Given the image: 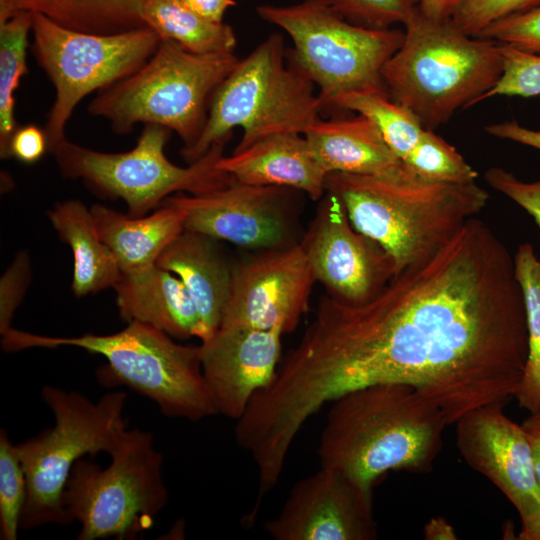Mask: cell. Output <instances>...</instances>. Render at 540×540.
Instances as JSON below:
<instances>
[{
	"instance_id": "obj_8",
	"label": "cell",
	"mask_w": 540,
	"mask_h": 540,
	"mask_svg": "<svg viewBox=\"0 0 540 540\" xmlns=\"http://www.w3.org/2000/svg\"><path fill=\"white\" fill-rule=\"evenodd\" d=\"M41 396L55 424L16 444L27 485L21 530L71 524L63 493L72 468L85 455H111L128 432L125 392L106 393L93 402L79 392L45 385Z\"/></svg>"
},
{
	"instance_id": "obj_32",
	"label": "cell",
	"mask_w": 540,
	"mask_h": 540,
	"mask_svg": "<svg viewBox=\"0 0 540 540\" xmlns=\"http://www.w3.org/2000/svg\"><path fill=\"white\" fill-rule=\"evenodd\" d=\"M420 0H332L349 22L369 29H389L404 24L419 7Z\"/></svg>"
},
{
	"instance_id": "obj_7",
	"label": "cell",
	"mask_w": 540,
	"mask_h": 540,
	"mask_svg": "<svg viewBox=\"0 0 540 540\" xmlns=\"http://www.w3.org/2000/svg\"><path fill=\"white\" fill-rule=\"evenodd\" d=\"M238 60L234 53L195 54L161 40L140 69L99 91L87 110L116 134L139 123L163 126L181 138V150L189 149L204 128L214 92Z\"/></svg>"
},
{
	"instance_id": "obj_36",
	"label": "cell",
	"mask_w": 540,
	"mask_h": 540,
	"mask_svg": "<svg viewBox=\"0 0 540 540\" xmlns=\"http://www.w3.org/2000/svg\"><path fill=\"white\" fill-rule=\"evenodd\" d=\"M28 254L19 253L0 279V333L11 328L14 313L26 292L30 280Z\"/></svg>"
},
{
	"instance_id": "obj_15",
	"label": "cell",
	"mask_w": 540,
	"mask_h": 540,
	"mask_svg": "<svg viewBox=\"0 0 540 540\" xmlns=\"http://www.w3.org/2000/svg\"><path fill=\"white\" fill-rule=\"evenodd\" d=\"M314 274L300 243L258 254L233 268L220 326L293 331L308 311Z\"/></svg>"
},
{
	"instance_id": "obj_38",
	"label": "cell",
	"mask_w": 540,
	"mask_h": 540,
	"mask_svg": "<svg viewBox=\"0 0 540 540\" xmlns=\"http://www.w3.org/2000/svg\"><path fill=\"white\" fill-rule=\"evenodd\" d=\"M47 151L45 131L33 124L18 126L9 143V157L26 164L37 162Z\"/></svg>"
},
{
	"instance_id": "obj_31",
	"label": "cell",
	"mask_w": 540,
	"mask_h": 540,
	"mask_svg": "<svg viewBox=\"0 0 540 540\" xmlns=\"http://www.w3.org/2000/svg\"><path fill=\"white\" fill-rule=\"evenodd\" d=\"M26 476L16 444L7 431L0 432V536L3 540H16L26 501Z\"/></svg>"
},
{
	"instance_id": "obj_9",
	"label": "cell",
	"mask_w": 540,
	"mask_h": 540,
	"mask_svg": "<svg viewBox=\"0 0 540 540\" xmlns=\"http://www.w3.org/2000/svg\"><path fill=\"white\" fill-rule=\"evenodd\" d=\"M258 16L280 27L293 49L288 60L319 89L322 109L344 94L388 95L382 68L403 42L404 30L369 29L345 19L332 0H302L256 7Z\"/></svg>"
},
{
	"instance_id": "obj_40",
	"label": "cell",
	"mask_w": 540,
	"mask_h": 540,
	"mask_svg": "<svg viewBox=\"0 0 540 540\" xmlns=\"http://www.w3.org/2000/svg\"><path fill=\"white\" fill-rule=\"evenodd\" d=\"M183 3L202 17L223 22L226 10L234 6L237 0H182Z\"/></svg>"
},
{
	"instance_id": "obj_44",
	"label": "cell",
	"mask_w": 540,
	"mask_h": 540,
	"mask_svg": "<svg viewBox=\"0 0 540 540\" xmlns=\"http://www.w3.org/2000/svg\"><path fill=\"white\" fill-rule=\"evenodd\" d=\"M520 519L522 528L518 538L521 540H540V509Z\"/></svg>"
},
{
	"instance_id": "obj_24",
	"label": "cell",
	"mask_w": 540,
	"mask_h": 540,
	"mask_svg": "<svg viewBox=\"0 0 540 540\" xmlns=\"http://www.w3.org/2000/svg\"><path fill=\"white\" fill-rule=\"evenodd\" d=\"M48 217L72 251L74 294L82 297L114 288L122 272L113 252L99 237L91 210L79 200H67L55 205Z\"/></svg>"
},
{
	"instance_id": "obj_4",
	"label": "cell",
	"mask_w": 540,
	"mask_h": 540,
	"mask_svg": "<svg viewBox=\"0 0 540 540\" xmlns=\"http://www.w3.org/2000/svg\"><path fill=\"white\" fill-rule=\"evenodd\" d=\"M502 71L499 42L469 36L451 20H433L418 7L381 74L389 96L434 131L459 109L481 102Z\"/></svg>"
},
{
	"instance_id": "obj_29",
	"label": "cell",
	"mask_w": 540,
	"mask_h": 540,
	"mask_svg": "<svg viewBox=\"0 0 540 540\" xmlns=\"http://www.w3.org/2000/svg\"><path fill=\"white\" fill-rule=\"evenodd\" d=\"M348 110L370 119L402 161L418 142L424 127L415 114L390 96L353 92L337 97L330 109Z\"/></svg>"
},
{
	"instance_id": "obj_41",
	"label": "cell",
	"mask_w": 540,
	"mask_h": 540,
	"mask_svg": "<svg viewBox=\"0 0 540 540\" xmlns=\"http://www.w3.org/2000/svg\"><path fill=\"white\" fill-rule=\"evenodd\" d=\"M521 426L530 445L535 474L540 487V410L529 413Z\"/></svg>"
},
{
	"instance_id": "obj_43",
	"label": "cell",
	"mask_w": 540,
	"mask_h": 540,
	"mask_svg": "<svg viewBox=\"0 0 540 540\" xmlns=\"http://www.w3.org/2000/svg\"><path fill=\"white\" fill-rule=\"evenodd\" d=\"M424 537L428 540L457 539L455 529L443 518H432L424 527Z\"/></svg>"
},
{
	"instance_id": "obj_18",
	"label": "cell",
	"mask_w": 540,
	"mask_h": 540,
	"mask_svg": "<svg viewBox=\"0 0 540 540\" xmlns=\"http://www.w3.org/2000/svg\"><path fill=\"white\" fill-rule=\"evenodd\" d=\"M282 335L277 329L220 326L201 342V368L218 414L238 420L253 396L273 380Z\"/></svg>"
},
{
	"instance_id": "obj_27",
	"label": "cell",
	"mask_w": 540,
	"mask_h": 540,
	"mask_svg": "<svg viewBox=\"0 0 540 540\" xmlns=\"http://www.w3.org/2000/svg\"><path fill=\"white\" fill-rule=\"evenodd\" d=\"M513 257L528 333V355L514 398L520 408L532 413L540 410V259L529 242L520 244Z\"/></svg>"
},
{
	"instance_id": "obj_14",
	"label": "cell",
	"mask_w": 540,
	"mask_h": 540,
	"mask_svg": "<svg viewBox=\"0 0 540 540\" xmlns=\"http://www.w3.org/2000/svg\"><path fill=\"white\" fill-rule=\"evenodd\" d=\"M290 190L234 181L212 192L181 193L164 201L183 211L185 230L260 251L299 243Z\"/></svg>"
},
{
	"instance_id": "obj_20",
	"label": "cell",
	"mask_w": 540,
	"mask_h": 540,
	"mask_svg": "<svg viewBox=\"0 0 540 540\" xmlns=\"http://www.w3.org/2000/svg\"><path fill=\"white\" fill-rule=\"evenodd\" d=\"M314 156L327 173L401 178L411 173L367 117L317 118L304 132Z\"/></svg>"
},
{
	"instance_id": "obj_21",
	"label": "cell",
	"mask_w": 540,
	"mask_h": 540,
	"mask_svg": "<svg viewBox=\"0 0 540 540\" xmlns=\"http://www.w3.org/2000/svg\"><path fill=\"white\" fill-rule=\"evenodd\" d=\"M120 317L160 329L176 339L202 338L198 310L178 276L158 267L121 276L113 288Z\"/></svg>"
},
{
	"instance_id": "obj_3",
	"label": "cell",
	"mask_w": 540,
	"mask_h": 540,
	"mask_svg": "<svg viewBox=\"0 0 540 540\" xmlns=\"http://www.w3.org/2000/svg\"><path fill=\"white\" fill-rule=\"evenodd\" d=\"M325 190L341 201L353 227L386 251L394 276L436 251L489 200L476 182L436 183L415 175L332 172Z\"/></svg>"
},
{
	"instance_id": "obj_34",
	"label": "cell",
	"mask_w": 540,
	"mask_h": 540,
	"mask_svg": "<svg viewBox=\"0 0 540 540\" xmlns=\"http://www.w3.org/2000/svg\"><path fill=\"white\" fill-rule=\"evenodd\" d=\"M540 7V0H466L450 19L465 34L476 37L490 24Z\"/></svg>"
},
{
	"instance_id": "obj_35",
	"label": "cell",
	"mask_w": 540,
	"mask_h": 540,
	"mask_svg": "<svg viewBox=\"0 0 540 540\" xmlns=\"http://www.w3.org/2000/svg\"><path fill=\"white\" fill-rule=\"evenodd\" d=\"M476 37L540 55V7L500 19Z\"/></svg>"
},
{
	"instance_id": "obj_19",
	"label": "cell",
	"mask_w": 540,
	"mask_h": 540,
	"mask_svg": "<svg viewBox=\"0 0 540 540\" xmlns=\"http://www.w3.org/2000/svg\"><path fill=\"white\" fill-rule=\"evenodd\" d=\"M217 167L236 182L302 191L320 200L328 173L314 156L303 134L280 133L222 156Z\"/></svg>"
},
{
	"instance_id": "obj_28",
	"label": "cell",
	"mask_w": 540,
	"mask_h": 540,
	"mask_svg": "<svg viewBox=\"0 0 540 540\" xmlns=\"http://www.w3.org/2000/svg\"><path fill=\"white\" fill-rule=\"evenodd\" d=\"M33 13L21 12L0 23V156L9 157V143L19 126L15 119V92L27 74L28 36Z\"/></svg>"
},
{
	"instance_id": "obj_33",
	"label": "cell",
	"mask_w": 540,
	"mask_h": 540,
	"mask_svg": "<svg viewBox=\"0 0 540 540\" xmlns=\"http://www.w3.org/2000/svg\"><path fill=\"white\" fill-rule=\"evenodd\" d=\"M501 46L502 75L497 84L483 96L482 101L495 96L540 95V55L524 52L505 44Z\"/></svg>"
},
{
	"instance_id": "obj_6",
	"label": "cell",
	"mask_w": 540,
	"mask_h": 540,
	"mask_svg": "<svg viewBox=\"0 0 540 540\" xmlns=\"http://www.w3.org/2000/svg\"><path fill=\"white\" fill-rule=\"evenodd\" d=\"M286 57L282 35L273 33L237 61L211 98L198 140L181 150L189 164L228 141L236 127L243 130L234 149L239 151L274 134H304L320 117L315 84Z\"/></svg>"
},
{
	"instance_id": "obj_10",
	"label": "cell",
	"mask_w": 540,
	"mask_h": 540,
	"mask_svg": "<svg viewBox=\"0 0 540 540\" xmlns=\"http://www.w3.org/2000/svg\"><path fill=\"white\" fill-rule=\"evenodd\" d=\"M170 132L146 124L135 147L120 153L96 151L65 138L50 153L63 176L82 180L100 195L122 199L132 217L145 216L174 192L205 194L235 181L217 167L227 141L214 144L197 161L180 167L165 154Z\"/></svg>"
},
{
	"instance_id": "obj_39",
	"label": "cell",
	"mask_w": 540,
	"mask_h": 540,
	"mask_svg": "<svg viewBox=\"0 0 540 540\" xmlns=\"http://www.w3.org/2000/svg\"><path fill=\"white\" fill-rule=\"evenodd\" d=\"M485 130L494 137L540 150V130L526 128L515 120L491 124L486 126Z\"/></svg>"
},
{
	"instance_id": "obj_13",
	"label": "cell",
	"mask_w": 540,
	"mask_h": 540,
	"mask_svg": "<svg viewBox=\"0 0 540 540\" xmlns=\"http://www.w3.org/2000/svg\"><path fill=\"white\" fill-rule=\"evenodd\" d=\"M316 281L330 298L362 305L394 277L390 256L351 224L341 201L325 192L299 241Z\"/></svg>"
},
{
	"instance_id": "obj_37",
	"label": "cell",
	"mask_w": 540,
	"mask_h": 540,
	"mask_svg": "<svg viewBox=\"0 0 540 540\" xmlns=\"http://www.w3.org/2000/svg\"><path fill=\"white\" fill-rule=\"evenodd\" d=\"M484 178L493 189L506 195L528 212L540 228V180L524 182L499 167L489 168Z\"/></svg>"
},
{
	"instance_id": "obj_17",
	"label": "cell",
	"mask_w": 540,
	"mask_h": 540,
	"mask_svg": "<svg viewBox=\"0 0 540 540\" xmlns=\"http://www.w3.org/2000/svg\"><path fill=\"white\" fill-rule=\"evenodd\" d=\"M501 404L485 405L456 424V445L467 464L490 480L520 518L540 509V487L528 439Z\"/></svg>"
},
{
	"instance_id": "obj_22",
	"label": "cell",
	"mask_w": 540,
	"mask_h": 540,
	"mask_svg": "<svg viewBox=\"0 0 540 540\" xmlns=\"http://www.w3.org/2000/svg\"><path fill=\"white\" fill-rule=\"evenodd\" d=\"M213 238L184 230L160 254L156 265L179 277L198 310L201 342L220 327L233 276Z\"/></svg>"
},
{
	"instance_id": "obj_23",
	"label": "cell",
	"mask_w": 540,
	"mask_h": 540,
	"mask_svg": "<svg viewBox=\"0 0 540 540\" xmlns=\"http://www.w3.org/2000/svg\"><path fill=\"white\" fill-rule=\"evenodd\" d=\"M90 210L99 237L113 252L123 275L155 266L164 249L185 230L183 211L165 201L154 213L141 217L100 204Z\"/></svg>"
},
{
	"instance_id": "obj_25",
	"label": "cell",
	"mask_w": 540,
	"mask_h": 540,
	"mask_svg": "<svg viewBox=\"0 0 540 540\" xmlns=\"http://www.w3.org/2000/svg\"><path fill=\"white\" fill-rule=\"evenodd\" d=\"M147 0H0V23L21 12L38 13L73 31L117 34L145 27Z\"/></svg>"
},
{
	"instance_id": "obj_5",
	"label": "cell",
	"mask_w": 540,
	"mask_h": 540,
	"mask_svg": "<svg viewBox=\"0 0 540 540\" xmlns=\"http://www.w3.org/2000/svg\"><path fill=\"white\" fill-rule=\"evenodd\" d=\"M2 335V348L17 352L29 348L71 346L102 355V385H124L155 402L172 418L199 421L218 414L203 376L198 347L181 345L149 324L128 322L119 332L56 337L14 329Z\"/></svg>"
},
{
	"instance_id": "obj_16",
	"label": "cell",
	"mask_w": 540,
	"mask_h": 540,
	"mask_svg": "<svg viewBox=\"0 0 540 540\" xmlns=\"http://www.w3.org/2000/svg\"><path fill=\"white\" fill-rule=\"evenodd\" d=\"M264 529L275 540H374L372 487L320 466L293 485Z\"/></svg>"
},
{
	"instance_id": "obj_26",
	"label": "cell",
	"mask_w": 540,
	"mask_h": 540,
	"mask_svg": "<svg viewBox=\"0 0 540 540\" xmlns=\"http://www.w3.org/2000/svg\"><path fill=\"white\" fill-rule=\"evenodd\" d=\"M142 17L161 40H170L195 54L234 53L237 38L224 22L208 20L182 0H147Z\"/></svg>"
},
{
	"instance_id": "obj_12",
	"label": "cell",
	"mask_w": 540,
	"mask_h": 540,
	"mask_svg": "<svg viewBox=\"0 0 540 540\" xmlns=\"http://www.w3.org/2000/svg\"><path fill=\"white\" fill-rule=\"evenodd\" d=\"M31 35V53L55 89L44 128L48 152L66 138V125L83 98L135 73L161 42L147 26L97 35L63 28L38 13Z\"/></svg>"
},
{
	"instance_id": "obj_30",
	"label": "cell",
	"mask_w": 540,
	"mask_h": 540,
	"mask_svg": "<svg viewBox=\"0 0 540 540\" xmlns=\"http://www.w3.org/2000/svg\"><path fill=\"white\" fill-rule=\"evenodd\" d=\"M402 162L411 173L428 182L464 184L475 182L478 176L455 147L429 129H424Z\"/></svg>"
},
{
	"instance_id": "obj_42",
	"label": "cell",
	"mask_w": 540,
	"mask_h": 540,
	"mask_svg": "<svg viewBox=\"0 0 540 540\" xmlns=\"http://www.w3.org/2000/svg\"><path fill=\"white\" fill-rule=\"evenodd\" d=\"M466 0H420L419 10L427 17L438 20H450Z\"/></svg>"
},
{
	"instance_id": "obj_11",
	"label": "cell",
	"mask_w": 540,
	"mask_h": 540,
	"mask_svg": "<svg viewBox=\"0 0 540 540\" xmlns=\"http://www.w3.org/2000/svg\"><path fill=\"white\" fill-rule=\"evenodd\" d=\"M110 457L107 468L82 458L69 475L63 505L80 524L78 540L135 539L167 504L163 455L150 432L128 430Z\"/></svg>"
},
{
	"instance_id": "obj_2",
	"label": "cell",
	"mask_w": 540,
	"mask_h": 540,
	"mask_svg": "<svg viewBox=\"0 0 540 540\" xmlns=\"http://www.w3.org/2000/svg\"><path fill=\"white\" fill-rule=\"evenodd\" d=\"M332 402L318 447L320 466L370 487L390 470L431 469L449 424L414 387L373 384Z\"/></svg>"
},
{
	"instance_id": "obj_1",
	"label": "cell",
	"mask_w": 540,
	"mask_h": 540,
	"mask_svg": "<svg viewBox=\"0 0 540 540\" xmlns=\"http://www.w3.org/2000/svg\"><path fill=\"white\" fill-rule=\"evenodd\" d=\"M527 355L514 257L473 217L370 301L350 306L322 296L265 397L285 426L299 430L351 390L404 383L451 425L471 410L514 397Z\"/></svg>"
}]
</instances>
